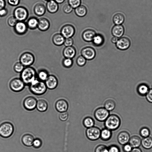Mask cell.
Wrapping results in <instances>:
<instances>
[{
    "mask_svg": "<svg viewBox=\"0 0 152 152\" xmlns=\"http://www.w3.org/2000/svg\"><path fill=\"white\" fill-rule=\"evenodd\" d=\"M20 73V78L25 85H29L37 78L35 70L33 67L30 66L24 68Z\"/></svg>",
    "mask_w": 152,
    "mask_h": 152,
    "instance_id": "6da1fadb",
    "label": "cell"
},
{
    "mask_svg": "<svg viewBox=\"0 0 152 152\" xmlns=\"http://www.w3.org/2000/svg\"><path fill=\"white\" fill-rule=\"evenodd\" d=\"M29 86L31 91L36 95H40L44 94L47 89L45 82L39 80L37 78L32 81Z\"/></svg>",
    "mask_w": 152,
    "mask_h": 152,
    "instance_id": "7a4b0ae2",
    "label": "cell"
},
{
    "mask_svg": "<svg viewBox=\"0 0 152 152\" xmlns=\"http://www.w3.org/2000/svg\"><path fill=\"white\" fill-rule=\"evenodd\" d=\"M104 121L105 128L111 131L115 130L118 129L121 123L119 117L117 115L114 114L109 115Z\"/></svg>",
    "mask_w": 152,
    "mask_h": 152,
    "instance_id": "3957f363",
    "label": "cell"
},
{
    "mask_svg": "<svg viewBox=\"0 0 152 152\" xmlns=\"http://www.w3.org/2000/svg\"><path fill=\"white\" fill-rule=\"evenodd\" d=\"M14 127L13 125L9 122H6L0 125V136L7 138L10 137L13 133Z\"/></svg>",
    "mask_w": 152,
    "mask_h": 152,
    "instance_id": "277c9868",
    "label": "cell"
},
{
    "mask_svg": "<svg viewBox=\"0 0 152 152\" xmlns=\"http://www.w3.org/2000/svg\"><path fill=\"white\" fill-rule=\"evenodd\" d=\"M35 58L34 55L29 52L23 53L20 58V62L25 66H29L34 63Z\"/></svg>",
    "mask_w": 152,
    "mask_h": 152,
    "instance_id": "5b68a950",
    "label": "cell"
},
{
    "mask_svg": "<svg viewBox=\"0 0 152 152\" xmlns=\"http://www.w3.org/2000/svg\"><path fill=\"white\" fill-rule=\"evenodd\" d=\"M25 84L20 78H14L10 83V87L12 90L18 92L22 91L24 88Z\"/></svg>",
    "mask_w": 152,
    "mask_h": 152,
    "instance_id": "8992f818",
    "label": "cell"
},
{
    "mask_svg": "<svg viewBox=\"0 0 152 152\" xmlns=\"http://www.w3.org/2000/svg\"><path fill=\"white\" fill-rule=\"evenodd\" d=\"M101 131L99 128L93 126L87 129L86 135L89 140L92 141L96 140L100 137Z\"/></svg>",
    "mask_w": 152,
    "mask_h": 152,
    "instance_id": "52a82bcc",
    "label": "cell"
},
{
    "mask_svg": "<svg viewBox=\"0 0 152 152\" xmlns=\"http://www.w3.org/2000/svg\"><path fill=\"white\" fill-rule=\"evenodd\" d=\"M109 115V111L104 107L98 108L94 112L95 118L100 121H105Z\"/></svg>",
    "mask_w": 152,
    "mask_h": 152,
    "instance_id": "ba28073f",
    "label": "cell"
},
{
    "mask_svg": "<svg viewBox=\"0 0 152 152\" xmlns=\"http://www.w3.org/2000/svg\"><path fill=\"white\" fill-rule=\"evenodd\" d=\"M15 17L17 20L22 21L25 20L27 18L28 13L26 9L23 7H18L14 11Z\"/></svg>",
    "mask_w": 152,
    "mask_h": 152,
    "instance_id": "9c48e42d",
    "label": "cell"
},
{
    "mask_svg": "<svg viewBox=\"0 0 152 152\" xmlns=\"http://www.w3.org/2000/svg\"><path fill=\"white\" fill-rule=\"evenodd\" d=\"M37 100L34 97L29 96L26 98L23 102L25 108L28 110H32L36 107Z\"/></svg>",
    "mask_w": 152,
    "mask_h": 152,
    "instance_id": "30bf717a",
    "label": "cell"
},
{
    "mask_svg": "<svg viewBox=\"0 0 152 152\" xmlns=\"http://www.w3.org/2000/svg\"><path fill=\"white\" fill-rule=\"evenodd\" d=\"M131 42L127 37H124L118 39L116 45L117 48L121 50H125L128 49L130 46Z\"/></svg>",
    "mask_w": 152,
    "mask_h": 152,
    "instance_id": "8fae6325",
    "label": "cell"
},
{
    "mask_svg": "<svg viewBox=\"0 0 152 152\" xmlns=\"http://www.w3.org/2000/svg\"><path fill=\"white\" fill-rule=\"evenodd\" d=\"M75 29L70 25H66L63 26L61 29V33L62 36L66 38H71L74 34Z\"/></svg>",
    "mask_w": 152,
    "mask_h": 152,
    "instance_id": "7c38bea8",
    "label": "cell"
},
{
    "mask_svg": "<svg viewBox=\"0 0 152 152\" xmlns=\"http://www.w3.org/2000/svg\"><path fill=\"white\" fill-rule=\"evenodd\" d=\"M82 56L87 60H91L93 59L96 55L94 49L90 47H86L81 50Z\"/></svg>",
    "mask_w": 152,
    "mask_h": 152,
    "instance_id": "4fadbf2b",
    "label": "cell"
},
{
    "mask_svg": "<svg viewBox=\"0 0 152 152\" xmlns=\"http://www.w3.org/2000/svg\"><path fill=\"white\" fill-rule=\"evenodd\" d=\"M45 81L47 88L50 89H55L58 84V80L57 78L53 75H49Z\"/></svg>",
    "mask_w": 152,
    "mask_h": 152,
    "instance_id": "5bb4252c",
    "label": "cell"
},
{
    "mask_svg": "<svg viewBox=\"0 0 152 152\" xmlns=\"http://www.w3.org/2000/svg\"><path fill=\"white\" fill-rule=\"evenodd\" d=\"M130 138L129 133L126 131L120 132L117 136V140L119 144L124 145L129 142Z\"/></svg>",
    "mask_w": 152,
    "mask_h": 152,
    "instance_id": "9a60e30c",
    "label": "cell"
},
{
    "mask_svg": "<svg viewBox=\"0 0 152 152\" xmlns=\"http://www.w3.org/2000/svg\"><path fill=\"white\" fill-rule=\"evenodd\" d=\"M69 107L67 102L64 99H60L57 101L55 104V107L58 112L61 113L66 112Z\"/></svg>",
    "mask_w": 152,
    "mask_h": 152,
    "instance_id": "2e32d148",
    "label": "cell"
},
{
    "mask_svg": "<svg viewBox=\"0 0 152 152\" xmlns=\"http://www.w3.org/2000/svg\"><path fill=\"white\" fill-rule=\"evenodd\" d=\"M124 32V28L121 25H116L112 29V33L114 37L119 38L122 36Z\"/></svg>",
    "mask_w": 152,
    "mask_h": 152,
    "instance_id": "e0dca14e",
    "label": "cell"
},
{
    "mask_svg": "<svg viewBox=\"0 0 152 152\" xmlns=\"http://www.w3.org/2000/svg\"><path fill=\"white\" fill-rule=\"evenodd\" d=\"M76 53L75 49L72 46L66 47L63 51V55L65 58L72 59L75 56Z\"/></svg>",
    "mask_w": 152,
    "mask_h": 152,
    "instance_id": "ac0fdd59",
    "label": "cell"
},
{
    "mask_svg": "<svg viewBox=\"0 0 152 152\" xmlns=\"http://www.w3.org/2000/svg\"><path fill=\"white\" fill-rule=\"evenodd\" d=\"M96 33L94 30L89 29L84 31L82 34V37L83 39L87 42L92 41Z\"/></svg>",
    "mask_w": 152,
    "mask_h": 152,
    "instance_id": "d6986e66",
    "label": "cell"
},
{
    "mask_svg": "<svg viewBox=\"0 0 152 152\" xmlns=\"http://www.w3.org/2000/svg\"><path fill=\"white\" fill-rule=\"evenodd\" d=\"M27 28L26 24L22 22L17 23L15 27V32L18 34L20 35L25 34L27 31Z\"/></svg>",
    "mask_w": 152,
    "mask_h": 152,
    "instance_id": "ffe728a7",
    "label": "cell"
},
{
    "mask_svg": "<svg viewBox=\"0 0 152 152\" xmlns=\"http://www.w3.org/2000/svg\"><path fill=\"white\" fill-rule=\"evenodd\" d=\"M49 21L45 18H40L38 20L37 26L39 29L41 31L47 30L49 28Z\"/></svg>",
    "mask_w": 152,
    "mask_h": 152,
    "instance_id": "44dd1931",
    "label": "cell"
},
{
    "mask_svg": "<svg viewBox=\"0 0 152 152\" xmlns=\"http://www.w3.org/2000/svg\"><path fill=\"white\" fill-rule=\"evenodd\" d=\"M34 139L31 134H27L24 135L22 138L23 143L27 146H31L32 145L33 143Z\"/></svg>",
    "mask_w": 152,
    "mask_h": 152,
    "instance_id": "7402d4cb",
    "label": "cell"
},
{
    "mask_svg": "<svg viewBox=\"0 0 152 152\" xmlns=\"http://www.w3.org/2000/svg\"><path fill=\"white\" fill-rule=\"evenodd\" d=\"M129 142L132 148H137L141 145V140L139 136L135 135L130 137Z\"/></svg>",
    "mask_w": 152,
    "mask_h": 152,
    "instance_id": "603a6c76",
    "label": "cell"
},
{
    "mask_svg": "<svg viewBox=\"0 0 152 152\" xmlns=\"http://www.w3.org/2000/svg\"><path fill=\"white\" fill-rule=\"evenodd\" d=\"M65 38L61 34H56L54 35L52 38L53 43L57 46L63 45L65 40Z\"/></svg>",
    "mask_w": 152,
    "mask_h": 152,
    "instance_id": "cb8c5ba5",
    "label": "cell"
},
{
    "mask_svg": "<svg viewBox=\"0 0 152 152\" xmlns=\"http://www.w3.org/2000/svg\"><path fill=\"white\" fill-rule=\"evenodd\" d=\"M36 107L38 111L41 112H45L47 109L48 104L44 99H39L37 101Z\"/></svg>",
    "mask_w": 152,
    "mask_h": 152,
    "instance_id": "d4e9b609",
    "label": "cell"
},
{
    "mask_svg": "<svg viewBox=\"0 0 152 152\" xmlns=\"http://www.w3.org/2000/svg\"><path fill=\"white\" fill-rule=\"evenodd\" d=\"M46 7L48 11L52 13L56 12L58 9V6L57 3L53 0L48 2Z\"/></svg>",
    "mask_w": 152,
    "mask_h": 152,
    "instance_id": "484cf974",
    "label": "cell"
},
{
    "mask_svg": "<svg viewBox=\"0 0 152 152\" xmlns=\"http://www.w3.org/2000/svg\"><path fill=\"white\" fill-rule=\"evenodd\" d=\"M34 10L36 15L39 16H41L45 13V8L43 4L39 3L35 6Z\"/></svg>",
    "mask_w": 152,
    "mask_h": 152,
    "instance_id": "4316f807",
    "label": "cell"
},
{
    "mask_svg": "<svg viewBox=\"0 0 152 152\" xmlns=\"http://www.w3.org/2000/svg\"><path fill=\"white\" fill-rule=\"evenodd\" d=\"M112 135L111 131L106 128L102 129L101 131L100 137L103 140H109L111 138Z\"/></svg>",
    "mask_w": 152,
    "mask_h": 152,
    "instance_id": "83f0119b",
    "label": "cell"
},
{
    "mask_svg": "<svg viewBox=\"0 0 152 152\" xmlns=\"http://www.w3.org/2000/svg\"><path fill=\"white\" fill-rule=\"evenodd\" d=\"M141 144L145 149H151L152 148V137L149 136L144 138L141 140Z\"/></svg>",
    "mask_w": 152,
    "mask_h": 152,
    "instance_id": "f1b7e54d",
    "label": "cell"
},
{
    "mask_svg": "<svg viewBox=\"0 0 152 152\" xmlns=\"http://www.w3.org/2000/svg\"><path fill=\"white\" fill-rule=\"evenodd\" d=\"M125 19L124 15L121 13H118L114 16L113 20L116 25H121L124 22Z\"/></svg>",
    "mask_w": 152,
    "mask_h": 152,
    "instance_id": "f546056e",
    "label": "cell"
},
{
    "mask_svg": "<svg viewBox=\"0 0 152 152\" xmlns=\"http://www.w3.org/2000/svg\"><path fill=\"white\" fill-rule=\"evenodd\" d=\"M75 12L78 16L82 17L85 16L87 13L86 7L83 5H80L75 8Z\"/></svg>",
    "mask_w": 152,
    "mask_h": 152,
    "instance_id": "4dcf8cb0",
    "label": "cell"
},
{
    "mask_svg": "<svg viewBox=\"0 0 152 152\" xmlns=\"http://www.w3.org/2000/svg\"><path fill=\"white\" fill-rule=\"evenodd\" d=\"M49 75L48 72L44 69L40 70L37 74V78L39 80L43 82L46 80Z\"/></svg>",
    "mask_w": 152,
    "mask_h": 152,
    "instance_id": "1f68e13d",
    "label": "cell"
},
{
    "mask_svg": "<svg viewBox=\"0 0 152 152\" xmlns=\"http://www.w3.org/2000/svg\"><path fill=\"white\" fill-rule=\"evenodd\" d=\"M104 107L109 111L113 110L115 107V103L113 100L109 99L106 100L104 104Z\"/></svg>",
    "mask_w": 152,
    "mask_h": 152,
    "instance_id": "d6a6232c",
    "label": "cell"
},
{
    "mask_svg": "<svg viewBox=\"0 0 152 152\" xmlns=\"http://www.w3.org/2000/svg\"><path fill=\"white\" fill-rule=\"evenodd\" d=\"M83 124L85 127L87 128H89L94 126V121L92 118L87 117L83 119Z\"/></svg>",
    "mask_w": 152,
    "mask_h": 152,
    "instance_id": "836d02e7",
    "label": "cell"
},
{
    "mask_svg": "<svg viewBox=\"0 0 152 152\" xmlns=\"http://www.w3.org/2000/svg\"><path fill=\"white\" fill-rule=\"evenodd\" d=\"M92 41L94 44L97 46L102 45L104 42V39L102 36L100 34H96Z\"/></svg>",
    "mask_w": 152,
    "mask_h": 152,
    "instance_id": "e575fe53",
    "label": "cell"
},
{
    "mask_svg": "<svg viewBox=\"0 0 152 152\" xmlns=\"http://www.w3.org/2000/svg\"><path fill=\"white\" fill-rule=\"evenodd\" d=\"M149 90L148 86L144 84L140 85L137 88V91L139 94L142 96L146 95Z\"/></svg>",
    "mask_w": 152,
    "mask_h": 152,
    "instance_id": "d590c367",
    "label": "cell"
},
{
    "mask_svg": "<svg viewBox=\"0 0 152 152\" xmlns=\"http://www.w3.org/2000/svg\"><path fill=\"white\" fill-rule=\"evenodd\" d=\"M38 23V21L37 19L34 18H32L28 20L27 25L30 28L34 29L37 27Z\"/></svg>",
    "mask_w": 152,
    "mask_h": 152,
    "instance_id": "8d00e7d4",
    "label": "cell"
},
{
    "mask_svg": "<svg viewBox=\"0 0 152 152\" xmlns=\"http://www.w3.org/2000/svg\"><path fill=\"white\" fill-rule=\"evenodd\" d=\"M140 134L141 136L145 138L149 136L150 131L149 129L146 127L142 128L140 131Z\"/></svg>",
    "mask_w": 152,
    "mask_h": 152,
    "instance_id": "74e56055",
    "label": "cell"
},
{
    "mask_svg": "<svg viewBox=\"0 0 152 152\" xmlns=\"http://www.w3.org/2000/svg\"><path fill=\"white\" fill-rule=\"evenodd\" d=\"M24 68V66L20 62L16 63L14 66V69L17 73H21Z\"/></svg>",
    "mask_w": 152,
    "mask_h": 152,
    "instance_id": "f35d334b",
    "label": "cell"
},
{
    "mask_svg": "<svg viewBox=\"0 0 152 152\" xmlns=\"http://www.w3.org/2000/svg\"><path fill=\"white\" fill-rule=\"evenodd\" d=\"M69 4L73 8H76L80 6L81 0H68Z\"/></svg>",
    "mask_w": 152,
    "mask_h": 152,
    "instance_id": "ab89813d",
    "label": "cell"
},
{
    "mask_svg": "<svg viewBox=\"0 0 152 152\" xmlns=\"http://www.w3.org/2000/svg\"><path fill=\"white\" fill-rule=\"evenodd\" d=\"M62 63L65 67L69 68L72 66L73 61L71 58H65L63 60Z\"/></svg>",
    "mask_w": 152,
    "mask_h": 152,
    "instance_id": "60d3db41",
    "label": "cell"
},
{
    "mask_svg": "<svg viewBox=\"0 0 152 152\" xmlns=\"http://www.w3.org/2000/svg\"><path fill=\"white\" fill-rule=\"evenodd\" d=\"M95 152H108V148L103 145H98L95 149Z\"/></svg>",
    "mask_w": 152,
    "mask_h": 152,
    "instance_id": "b9f144b4",
    "label": "cell"
},
{
    "mask_svg": "<svg viewBox=\"0 0 152 152\" xmlns=\"http://www.w3.org/2000/svg\"><path fill=\"white\" fill-rule=\"evenodd\" d=\"M76 62L78 65L83 66L86 64V59L82 56H79L77 59Z\"/></svg>",
    "mask_w": 152,
    "mask_h": 152,
    "instance_id": "7bdbcfd3",
    "label": "cell"
},
{
    "mask_svg": "<svg viewBox=\"0 0 152 152\" xmlns=\"http://www.w3.org/2000/svg\"><path fill=\"white\" fill-rule=\"evenodd\" d=\"M42 141L39 138H36L34 139L32 145L36 148H40L42 145Z\"/></svg>",
    "mask_w": 152,
    "mask_h": 152,
    "instance_id": "ee69618b",
    "label": "cell"
},
{
    "mask_svg": "<svg viewBox=\"0 0 152 152\" xmlns=\"http://www.w3.org/2000/svg\"><path fill=\"white\" fill-rule=\"evenodd\" d=\"M8 23L10 26H14L17 23V20L14 17H10L8 20Z\"/></svg>",
    "mask_w": 152,
    "mask_h": 152,
    "instance_id": "f6af8a7d",
    "label": "cell"
},
{
    "mask_svg": "<svg viewBox=\"0 0 152 152\" xmlns=\"http://www.w3.org/2000/svg\"><path fill=\"white\" fill-rule=\"evenodd\" d=\"M68 116V114L66 111L60 113L59 115V117L61 120L62 121H65L67 119Z\"/></svg>",
    "mask_w": 152,
    "mask_h": 152,
    "instance_id": "bcb514c9",
    "label": "cell"
},
{
    "mask_svg": "<svg viewBox=\"0 0 152 152\" xmlns=\"http://www.w3.org/2000/svg\"><path fill=\"white\" fill-rule=\"evenodd\" d=\"M108 152H120L118 147L115 145H110L108 148Z\"/></svg>",
    "mask_w": 152,
    "mask_h": 152,
    "instance_id": "7dc6e473",
    "label": "cell"
},
{
    "mask_svg": "<svg viewBox=\"0 0 152 152\" xmlns=\"http://www.w3.org/2000/svg\"><path fill=\"white\" fill-rule=\"evenodd\" d=\"M73 43V40L71 37L66 38L65 39L64 44L66 47H69L72 46Z\"/></svg>",
    "mask_w": 152,
    "mask_h": 152,
    "instance_id": "c3c4849f",
    "label": "cell"
},
{
    "mask_svg": "<svg viewBox=\"0 0 152 152\" xmlns=\"http://www.w3.org/2000/svg\"><path fill=\"white\" fill-rule=\"evenodd\" d=\"M63 10L65 13H69L72 11V8L69 4H66L64 6Z\"/></svg>",
    "mask_w": 152,
    "mask_h": 152,
    "instance_id": "681fc988",
    "label": "cell"
},
{
    "mask_svg": "<svg viewBox=\"0 0 152 152\" xmlns=\"http://www.w3.org/2000/svg\"><path fill=\"white\" fill-rule=\"evenodd\" d=\"M146 97L147 101L149 102L152 103V89L149 90L146 95Z\"/></svg>",
    "mask_w": 152,
    "mask_h": 152,
    "instance_id": "f907efd6",
    "label": "cell"
},
{
    "mask_svg": "<svg viewBox=\"0 0 152 152\" xmlns=\"http://www.w3.org/2000/svg\"><path fill=\"white\" fill-rule=\"evenodd\" d=\"M132 149V148L131 145L128 143H127L124 145L123 149L125 152H130Z\"/></svg>",
    "mask_w": 152,
    "mask_h": 152,
    "instance_id": "816d5d0a",
    "label": "cell"
},
{
    "mask_svg": "<svg viewBox=\"0 0 152 152\" xmlns=\"http://www.w3.org/2000/svg\"><path fill=\"white\" fill-rule=\"evenodd\" d=\"M8 2L10 4L16 6L17 5L19 2V0H7Z\"/></svg>",
    "mask_w": 152,
    "mask_h": 152,
    "instance_id": "f5cc1de1",
    "label": "cell"
},
{
    "mask_svg": "<svg viewBox=\"0 0 152 152\" xmlns=\"http://www.w3.org/2000/svg\"><path fill=\"white\" fill-rule=\"evenodd\" d=\"M7 10L4 9L0 10V16H4L6 15L7 13Z\"/></svg>",
    "mask_w": 152,
    "mask_h": 152,
    "instance_id": "db71d44e",
    "label": "cell"
},
{
    "mask_svg": "<svg viewBox=\"0 0 152 152\" xmlns=\"http://www.w3.org/2000/svg\"><path fill=\"white\" fill-rule=\"evenodd\" d=\"M5 4V1L4 0H0V10L4 8Z\"/></svg>",
    "mask_w": 152,
    "mask_h": 152,
    "instance_id": "11a10c76",
    "label": "cell"
},
{
    "mask_svg": "<svg viewBox=\"0 0 152 152\" xmlns=\"http://www.w3.org/2000/svg\"><path fill=\"white\" fill-rule=\"evenodd\" d=\"M130 152H142L141 150L139 148H132Z\"/></svg>",
    "mask_w": 152,
    "mask_h": 152,
    "instance_id": "9f6ffc18",
    "label": "cell"
},
{
    "mask_svg": "<svg viewBox=\"0 0 152 152\" xmlns=\"http://www.w3.org/2000/svg\"><path fill=\"white\" fill-rule=\"evenodd\" d=\"M118 39V38L114 36L111 39V41L113 43H116Z\"/></svg>",
    "mask_w": 152,
    "mask_h": 152,
    "instance_id": "6f0895ef",
    "label": "cell"
},
{
    "mask_svg": "<svg viewBox=\"0 0 152 152\" xmlns=\"http://www.w3.org/2000/svg\"><path fill=\"white\" fill-rule=\"evenodd\" d=\"M56 3H63L64 0H55Z\"/></svg>",
    "mask_w": 152,
    "mask_h": 152,
    "instance_id": "680465c9",
    "label": "cell"
},
{
    "mask_svg": "<svg viewBox=\"0 0 152 152\" xmlns=\"http://www.w3.org/2000/svg\"><path fill=\"white\" fill-rule=\"evenodd\" d=\"M48 0V1H50L52 0Z\"/></svg>",
    "mask_w": 152,
    "mask_h": 152,
    "instance_id": "91938a15",
    "label": "cell"
}]
</instances>
